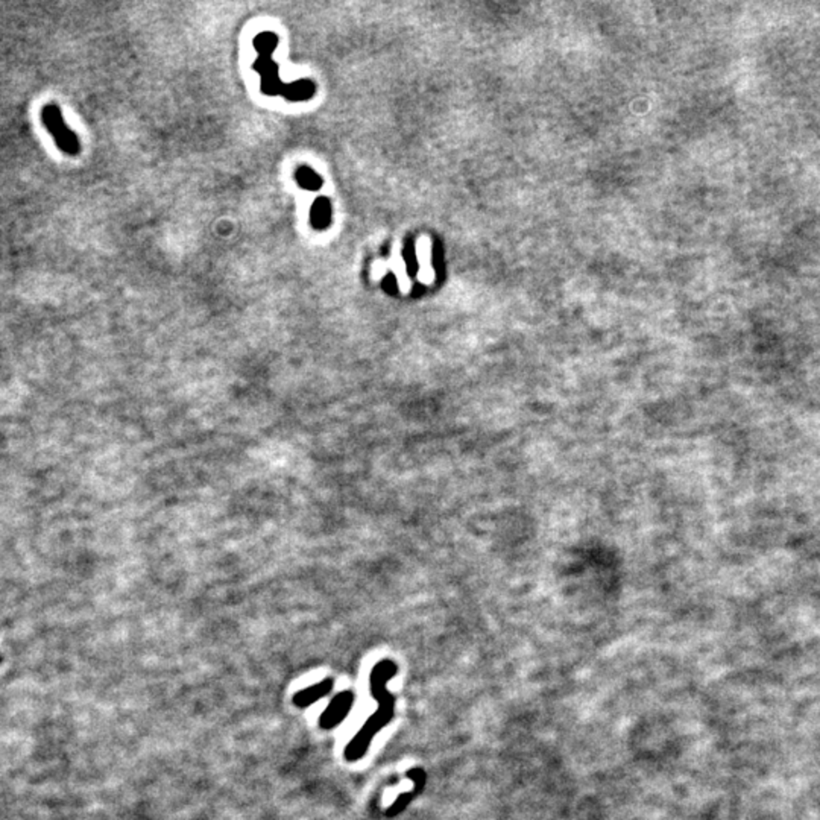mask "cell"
I'll return each instance as SVG.
<instances>
[{"label": "cell", "instance_id": "6da1fadb", "mask_svg": "<svg viewBox=\"0 0 820 820\" xmlns=\"http://www.w3.org/2000/svg\"><path fill=\"white\" fill-rule=\"evenodd\" d=\"M397 673V666L392 661H381L372 669L371 676H369V685H371L372 696L379 702L377 711L366 720V723L359 733L353 737L350 744L345 748V759L354 763L364 758L369 744L372 738L385 728L390 719L394 717V708L395 699L392 694L388 691V681Z\"/></svg>", "mask_w": 820, "mask_h": 820}, {"label": "cell", "instance_id": "7a4b0ae2", "mask_svg": "<svg viewBox=\"0 0 820 820\" xmlns=\"http://www.w3.org/2000/svg\"><path fill=\"white\" fill-rule=\"evenodd\" d=\"M41 120L44 127L49 131V134L54 137L56 146L60 147L64 154L75 157V155L81 152L79 138L76 137L75 132L65 125L60 107L55 105V103L44 105L41 109Z\"/></svg>", "mask_w": 820, "mask_h": 820}, {"label": "cell", "instance_id": "3957f363", "mask_svg": "<svg viewBox=\"0 0 820 820\" xmlns=\"http://www.w3.org/2000/svg\"><path fill=\"white\" fill-rule=\"evenodd\" d=\"M354 702V694L350 690L341 691L337 696L330 702L328 706L319 717V726L322 729H333L337 725H341L342 720L351 711Z\"/></svg>", "mask_w": 820, "mask_h": 820}, {"label": "cell", "instance_id": "277c9868", "mask_svg": "<svg viewBox=\"0 0 820 820\" xmlns=\"http://www.w3.org/2000/svg\"><path fill=\"white\" fill-rule=\"evenodd\" d=\"M417 260L419 264L418 280L423 284H432L434 282V271L432 266V242L427 235H423L417 240Z\"/></svg>", "mask_w": 820, "mask_h": 820}, {"label": "cell", "instance_id": "5b68a950", "mask_svg": "<svg viewBox=\"0 0 820 820\" xmlns=\"http://www.w3.org/2000/svg\"><path fill=\"white\" fill-rule=\"evenodd\" d=\"M331 688H333V679L327 677L321 682H317L312 686H307V688L298 691L293 696V704L297 706L306 708L308 705L315 704V702H317L319 699L327 696V694L331 691Z\"/></svg>", "mask_w": 820, "mask_h": 820}, {"label": "cell", "instance_id": "8992f818", "mask_svg": "<svg viewBox=\"0 0 820 820\" xmlns=\"http://www.w3.org/2000/svg\"><path fill=\"white\" fill-rule=\"evenodd\" d=\"M333 219V209H331L330 199L319 196L310 209V224L317 231H325L331 225Z\"/></svg>", "mask_w": 820, "mask_h": 820}, {"label": "cell", "instance_id": "52a82bcc", "mask_svg": "<svg viewBox=\"0 0 820 820\" xmlns=\"http://www.w3.org/2000/svg\"><path fill=\"white\" fill-rule=\"evenodd\" d=\"M315 93H316V85L313 81H310V79H299V81H293V83H289V84H284L283 90H282L283 98L291 101V102L308 101L313 98Z\"/></svg>", "mask_w": 820, "mask_h": 820}, {"label": "cell", "instance_id": "ba28073f", "mask_svg": "<svg viewBox=\"0 0 820 820\" xmlns=\"http://www.w3.org/2000/svg\"><path fill=\"white\" fill-rule=\"evenodd\" d=\"M295 181L301 189L308 191H317L324 186V180L308 166H299L295 171Z\"/></svg>", "mask_w": 820, "mask_h": 820}, {"label": "cell", "instance_id": "9c48e42d", "mask_svg": "<svg viewBox=\"0 0 820 820\" xmlns=\"http://www.w3.org/2000/svg\"><path fill=\"white\" fill-rule=\"evenodd\" d=\"M278 46V35L273 32H262L254 39V49L258 56H272Z\"/></svg>", "mask_w": 820, "mask_h": 820}, {"label": "cell", "instance_id": "30bf717a", "mask_svg": "<svg viewBox=\"0 0 820 820\" xmlns=\"http://www.w3.org/2000/svg\"><path fill=\"white\" fill-rule=\"evenodd\" d=\"M284 87V83L282 79H280L278 73H273V75H266L262 76L260 81V88L264 94L268 96H277V94H282V90Z\"/></svg>", "mask_w": 820, "mask_h": 820}, {"label": "cell", "instance_id": "8fae6325", "mask_svg": "<svg viewBox=\"0 0 820 820\" xmlns=\"http://www.w3.org/2000/svg\"><path fill=\"white\" fill-rule=\"evenodd\" d=\"M253 69L255 72H258V75H260V78H262L266 75H273V73H278V64L272 60V56H258L254 61Z\"/></svg>", "mask_w": 820, "mask_h": 820}]
</instances>
